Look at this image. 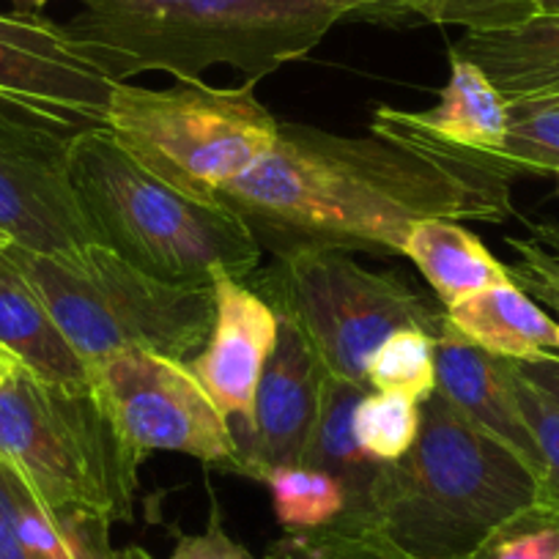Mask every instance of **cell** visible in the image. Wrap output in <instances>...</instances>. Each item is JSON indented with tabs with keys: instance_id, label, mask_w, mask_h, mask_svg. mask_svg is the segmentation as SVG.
<instances>
[{
	"instance_id": "6da1fadb",
	"label": "cell",
	"mask_w": 559,
	"mask_h": 559,
	"mask_svg": "<svg viewBox=\"0 0 559 559\" xmlns=\"http://www.w3.org/2000/svg\"><path fill=\"white\" fill-rule=\"evenodd\" d=\"M513 181L472 159L392 134L280 121L274 146L217 195L274 258L297 250L401 255L423 219L499 225Z\"/></svg>"
},
{
	"instance_id": "7a4b0ae2",
	"label": "cell",
	"mask_w": 559,
	"mask_h": 559,
	"mask_svg": "<svg viewBox=\"0 0 559 559\" xmlns=\"http://www.w3.org/2000/svg\"><path fill=\"white\" fill-rule=\"evenodd\" d=\"M69 36L116 83L146 72L201 80L230 67L263 80L354 20L346 0H80Z\"/></svg>"
},
{
	"instance_id": "3957f363",
	"label": "cell",
	"mask_w": 559,
	"mask_h": 559,
	"mask_svg": "<svg viewBox=\"0 0 559 559\" xmlns=\"http://www.w3.org/2000/svg\"><path fill=\"white\" fill-rule=\"evenodd\" d=\"M419 408L414 448L381 464L362 513L337 524L376 537L403 559H466L499 521L535 502L540 483L439 392Z\"/></svg>"
},
{
	"instance_id": "277c9868",
	"label": "cell",
	"mask_w": 559,
	"mask_h": 559,
	"mask_svg": "<svg viewBox=\"0 0 559 559\" xmlns=\"http://www.w3.org/2000/svg\"><path fill=\"white\" fill-rule=\"evenodd\" d=\"M69 176L96 241L165 283H247L261 269L263 247L239 214L148 174L105 127L72 134Z\"/></svg>"
},
{
	"instance_id": "5b68a950",
	"label": "cell",
	"mask_w": 559,
	"mask_h": 559,
	"mask_svg": "<svg viewBox=\"0 0 559 559\" xmlns=\"http://www.w3.org/2000/svg\"><path fill=\"white\" fill-rule=\"evenodd\" d=\"M12 252L85 368L129 348L190 362L212 332V286L165 283L99 241L74 258Z\"/></svg>"
},
{
	"instance_id": "8992f818",
	"label": "cell",
	"mask_w": 559,
	"mask_h": 559,
	"mask_svg": "<svg viewBox=\"0 0 559 559\" xmlns=\"http://www.w3.org/2000/svg\"><path fill=\"white\" fill-rule=\"evenodd\" d=\"M105 129L148 174L198 201L219 203L230 181L266 157L280 121L252 80L230 88L179 80L170 88L116 83Z\"/></svg>"
},
{
	"instance_id": "52a82bcc",
	"label": "cell",
	"mask_w": 559,
	"mask_h": 559,
	"mask_svg": "<svg viewBox=\"0 0 559 559\" xmlns=\"http://www.w3.org/2000/svg\"><path fill=\"white\" fill-rule=\"evenodd\" d=\"M0 464L47 508L132 521L140 459L91 386H56L17 365L0 392Z\"/></svg>"
},
{
	"instance_id": "ba28073f",
	"label": "cell",
	"mask_w": 559,
	"mask_h": 559,
	"mask_svg": "<svg viewBox=\"0 0 559 559\" xmlns=\"http://www.w3.org/2000/svg\"><path fill=\"white\" fill-rule=\"evenodd\" d=\"M250 280L280 316L302 330L326 373L362 386L370 357L392 332L417 326L437 335L448 316L397 274L370 272L341 250L288 252Z\"/></svg>"
},
{
	"instance_id": "9c48e42d",
	"label": "cell",
	"mask_w": 559,
	"mask_h": 559,
	"mask_svg": "<svg viewBox=\"0 0 559 559\" xmlns=\"http://www.w3.org/2000/svg\"><path fill=\"white\" fill-rule=\"evenodd\" d=\"M88 384L123 442L143 461L165 450L245 475L228 419L187 362L129 348L91 362Z\"/></svg>"
},
{
	"instance_id": "30bf717a",
	"label": "cell",
	"mask_w": 559,
	"mask_h": 559,
	"mask_svg": "<svg viewBox=\"0 0 559 559\" xmlns=\"http://www.w3.org/2000/svg\"><path fill=\"white\" fill-rule=\"evenodd\" d=\"M72 134L0 105V239L74 258L96 245L69 176Z\"/></svg>"
},
{
	"instance_id": "8fae6325",
	"label": "cell",
	"mask_w": 559,
	"mask_h": 559,
	"mask_svg": "<svg viewBox=\"0 0 559 559\" xmlns=\"http://www.w3.org/2000/svg\"><path fill=\"white\" fill-rule=\"evenodd\" d=\"M116 80L107 78L67 25L31 12L0 14V105L78 134L102 129Z\"/></svg>"
},
{
	"instance_id": "7c38bea8",
	"label": "cell",
	"mask_w": 559,
	"mask_h": 559,
	"mask_svg": "<svg viewBox=\"0 0 559 559\" xmlns=\"http://www.w3.org/2000/svg\"><path fill=\"white\" fill-rule=\"evenodd\" d=\"M212 292V332L201 352L187 365L228 419L247 477V453L255 431L258 384L277 343L280 316L250 283L228 274L214 280Z\"/></svg>"
},
{
	"instance_id": "4fadbf2b",
	"label": "cell",
	"mask_w": 559,
	"mask_h": 559,
	"mask_svg": "<svg viewBox=\"0 0 559 559\" xmlns=\"http://www.w3.org/2000/svg\"><path fill=\"white\" fill-rule=\"evenodd\" d=\"M324 379L326 368L308 337L292 319L280 316L277 343L258 384L247 477L258 480L272 466L299 464L319 417Z\"/></svg>"
},
{
	"instance_id": "5bb4252c",
	"label": "cell",
	"mask_w": 559,
	"mask_h": 559,
	"mask_svg": "<svg viewBox=\"0 0 559 559\" xmlns=\"http://www.w3.org/2000/svg\"><path fill=\"white\" fill-rule=\"evenodd\" d=\"M508 99L491 80L464 58L450 56V78L439 102L428 110H401L381 105L370 118V132L406 138L459 159L488 168V159L508 138Z\"/></svg>"
},
{
	"instance_id": "9a60e30c",
	"label": "cell",
	"mask_w": 559,
	"mask_h": 559,
	"mask_svg": "<svg viewBox=\"0 0 559 559\" xmlns=\"http://www.w3.org/2000/svg\"><path fill=\"white\" fill-rule=\"evenodd\" d=\"M433 343H437L439 395L480 431L491 433L504 448L513 450L540 483L543 461L515 403L508 359L493 357L459 335L448 316L433 335Z\"/></svg>"
},
{
	"instance_id": "2e32d148",
	"label": "cell",
	"mask_w": 559,
	"mask_h": 559,
	"mask_svg": "<svg viewBox=\"0 0 559 559\" xmlns=\"http://www.w3.org/2000/svg\"><path fill=\"white\" fill-rule=\"evenodd\" d=\"M0 352L47 384L91 386L88 368L58 330L7 239H0Z\"/></svg>"
},
{
	"instance_id": "e0dca14e",
	"label": "cell",
	"mask_w": 559,
	"mask_h": 559,
	"mask_svg": "<svg viewBox=\"0 0 559 559\" xmlns=\"http://www.w3.org/2000/svg\"><path fill=\"white\" fill-rule=\"evenodd\" d=\"M450 56L475 63L508 102L559 94V12L504 31L464 34Z\"/></svg>"
},
{
	"instance_id": "ac0fdd59",
	"label": "cell",
	"mask_w": 559,
	"mask_h": 559,
	"mask_svg": "<svg viewBox=\"0 0 559 559\" xmlns=\"http://www.w3.org/2000/svg\"><path fill=\"white\" fill-rule=\"evenodd\" d=\"M448 319L459 335L499 359L559 357L557 321L513 280L464 299L448 310Z\"/></svg>"
},
{
	"instance_id": "d6986e66",
	"label": "cell",
	"mask_w": 559,
	"mask_h": 559,
	"mask_svg": "<svg viewBox=\"0 0 559 559\" xmlns=\"http://www.w3.org/2000/svg\"><path fill=\"white\" fill-rule=\"evenodd\" d=\"M401 255L419 269L444 310L510 280L508 266L455 219L417 223L408 230Z\"/></svg>"
},
{
	"instance_id": "ffe728a7",
	"label": "cell",
	"mask_w": 559,
	"mask_h": 559,
	"mask_svg": "<svg viewBox=\"0 0 559 559\" xmlns=\"http://www.w3.org/2000/svg\"><path fill=\"white\" fill-rule=\"evenodd\" d=\"M365 392H370L368 386L326 373L319 417H316L308 448H305L302 459H299V464L330 472L332 477H337L343 483V488L348 493V510L343 519H357L362 513L370 483H373L376 472L381 466L373 464L362 453L357 437H354L352 417L357 403L365 397Z\"/></svg>"
},
{
	"instance_id": "44dd1931",
	"label": "cell",
	"mask_w": 559,
	"mask_h": 559,
	"mask_svg": "<svg viewBox=\"0 0 559 559\" xmlns=\"http://www.w3.org/2000/svg\"><path fill=\"white\" fill-rule=\"evenodd\" d=\"M258 480L272 493L274 515L286 535L326 530L337 524L348 510V493L343 483L316 466H272Z\"/></svg>"
},
{
	"instance_id": "7402d4cb",
	"label": "cell",
	"mask_w": 559,
	"mask_h": 559,
	"mask_svg": "<svg viewBox=\"0 0 559 559\" xmlns=\"http://www.w3.org/2000/svg\"><path fill=\"white\" fill-rule=\"evenodd\" d=\"M508 138L488 168L515 181L551 176L559 168V94L508 102Z\"/></svg>"
},
{
	"instance_id": "603a6c76",
	"label": "cell",
	"mask_w": 559,
	"mask_h": 559,
	"mask_svg": "<svg viewBox=\"0 0 559 559\" xmlns=\"http://www.w3.org/2000/svg\"><path fill=\"white\" fill-rule=\"evenodd\" d=\"M368 386L423 403L437 392V343L417 326L397 330L376 348L368 365Z\"/></svg>"
},
{
	"instance_id": "cb8c5ba5",
	"label": "cell",
	"mask_w": 559,
	"mask_h": 559,
	"mask_svg": "<svg viewBox=\"0 0 559 559\" xmlns=\"http://www.w3.org/2000/svg\"><path fill=\"white\" fill-rule=\"evenodd\" d=\"M354 437L373 464H395L414 448L423 426V408L392 392H365L352 417Z\"/></svg>"
},
{
	"instance_id": "d4e9b609",
	"label": "cell",
	"mask_w": 559,
	"mask_h": 559,
	"mask_svg": "<svg viewBox=\"0 0 559 559\" xmlns=\"http://www.w3.org/2000/svg\"><path fill=\"white\" fill-rule=\"evenodd\" d=\"M466 559H559V510L535 499L499 521Z\"/></svg>"
},
{
	"instance_id": "484cf974",
	"label": "cell",
	"mask_w": 559,
	"mask_h": 559,
	"mask_svg": "<svg viewBox=\"0 0 559 559\" xmlns=\"http://www.w3.org/2000/svg\"><path fill=\"white\" fill-rule=\"evenodd\" d=\"M403 17L461 25L466 34L515 28L543 12V0H397Z\"/></svg>"
},
{
	"instance_id": "4316f807",
	"label": "cell",
	"mask_w": 559,
	"mask_h": 559,
	"mask_svg": "<svg viewBox=\"0 0 559 559\" xmlns=\"http://www.w3.org/2000/svg\"><path fill=\"white\" fill-rule=\"evenodd\" d=\"M508 368L510 379H513L515 403H519L521 417H524L543 461L540 493H537V499L559 510V403L551 401L543 390H537L532 381H526L510 359Z\"/></svg>"
},
{
	"instance_id": "83f0119b",
	"label": "cell",
	"mask_w": 559,
	"mask_h": 559,
	"mask_svg": "<svg viewBox=\"0 0 559 559\" xmlns=\"http://www.w3.org/2000/svg\"><path fill=\"white\" fill-rule=\"evenodd\" d=\"M263 559H403L384 543L352 526L332 524L319 532H299L274 540Z\"/></svg>"
},
{
	"instance_id": "f1b7e54d",
	"label": "cell",
	"mask_w": 559,
	"mask_h": 559,
	"mask_svg": "<svg viewBox=\"0 0 559 559\" xmlns=\"http://www.w3.org/2000/svg\"><path fill=\"white\" fill-rule=\"evenodd\" d=\"M504 245L513 252V263H508V272L513 283H519V280H535V283H543V286L557 288L559 292V258L543 250L530 236L526 239L510 236V239H504Z\"/></svg>"
},
{
	"instance_id": "f546056e",
	"label": "cell",
	"mask_w": 559,
	"mask_h": 559,
	"mask_svg": "<svg viewBox=\"0 0 559 559\" xmlns=\"http://www.w3.org/2000/svg\"><path fill=\"white\" fill-rule=\"evenodd\" d=\"M170 559H255L239 540L223 530L217 519L198 535H179Z\"/></svg>"
},
{
	"instance_id": "4dcf8cb0",
	"label": "cell",
	"mask_w": 559,
	"mask_h": 559,
	"mask_svg": "<svg viewBox=\"0 0 559 559\" xmlns=\"http://www.w3.org/2000/svg\"><path fill=\"white\" fill-rule=\"evenodd\" d=\"M0 559H28V551L20 540L12 475L3 464H0Z\"/></svg>"
},
{
	"instance_id": "1f68e13d",
	"label": "cell",
	"mask_w": 559,
	"mask_h": 559,
	"mask_svg": "<svg viewBox=\"0 0 559 559\" xmlns=\"http://www.w3.org/2000/svg\"><path fill=\"white\" fill-rule=\"evenodd\" d=\"M513 362V359H510ZM515 370L524 376L526 381L546 392L551 401L559 403V357H540L530 359V362H513Z\"/></svg>"
},
{
	"instance_id": "d6a6232c",
	"label": "cell",
	"mask_w": 559,
	"mask_h": 559,
	"mask_svg": "<svg viewBox=\"0 0 559 559\" xmlns=\"http://www.w3.org/2000/svg\"><path fill=\"white\" fill-rule=\"evenodd\" d=\"M354 9V20H370V23H397L403 20L397 0H346Z\"/></svg>"
},
{
	"instance_id": "836d02e7",
	"label": "cell",
	"mask_w": 559,
	"mask_h": 559,
	"mask_svg": "<svg viewBox=\"0 0 559 559\" xmlns=\"http://www.w3.org/2000/svg\"><path fill=\"white\" fill-rule=\"evenodd\" d=\"M515 286H519L524 294H530L535 302L546 305L548 310H554V313H557V332H559V292L557 288H548V286H543V283H535V280H519Z\"/></svg>"
},
{
	"instance_id": "e575fe53",
	"label": "cell",
	"mask_w": 559,
	"mask_h": 559,
	"mask_svg": "<svg viewBox=\"0 0 559 559\" xmlns=\"http://www.w3.org/2000/svg\"><path fill=\"white\" fill-rule=\"evenodd\" d=\"M530 239L559 258V223H530Z\"/></svg>"
},
{
	"instance_id": "d590c367",
	"label": "cell",
	"mask_w": 559,
	"mask_h": 559,
	"mask_svg": "<svg viewBox=\"0 0 559 559\" xmlns=\"http://www.w3.org/2000/svg\"><path fill=\"white\" fill-rule=\"evenodd\" d=\"M17 359H12L9 357L7 352H0V392L7 390V384L9 381H12V376H14V370H17Z\"/></svg>"
},
{
	"instance_id": "8d00e7d4",
	"label": "cell",
	"mask_w": 559,
	"mask_h": 559,
	"mask_svg": "<svg viewBox=\"0 0 559 559\" xmlns=\"http://www.w3.org/2000/svg\"><path fill=\"white\" fill-rule=\"evenodd\" d=\"M116 559H154V557L143 546H123V548H116Z\"/></svg>"
},
{
	"instance_id": "74e56055",
	"label": "cell",
	"mask_w": 559,
	"mask_h": 559,
	"mask_svg": "<svg viewBox=\"0 0 559 559\" xmlns=\"http://www.w3.org/2000/svg\"><path fill=\"white\" fill-rule=\"evenodd\" d=\"M17 12H31V14H39L41 7H47L50 0H12Z\"/></svg>"
},
{
	"instance_id": "f35d334b",
	"label": "cell",
	"mask_w": 559,
	"mask_h": 559,
	"mask_svg": "<svg viewBox=\"0 0 559 559\" xmlns=\"http://www.w3.org/2000/svg\"><path fill=\"white\" fill-rule=\"evenodd\" d=\"M543 12H559V0H543Z\"/></svg>"
},
{
	"instance_id": "ab89813d",
	"label": "cell",
	"mask_w": 559,
	"mask_h": 559,
	"mask_svg": "<svg viewBox=\"0 0 559 559\" xmlns=\"http://www.w3.org/2000/svg\"><path fill=\"white\" fill-rule=\"evenodd\" d=\"M557 179H559V168H557Z\"/></svg>"
}]
</instances>
